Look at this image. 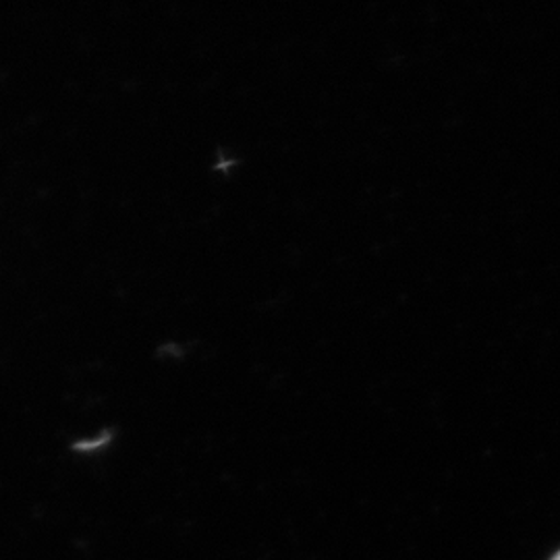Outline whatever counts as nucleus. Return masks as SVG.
I'll return each mask as SVG.
<instances>
[{
  "label": "nucleus",
  "instance_id": "1",
  "mask_svg": "<svg viewBox=\"0 0 560 560\" xmlns=\"http://www.w3.org/2000/svg\"><path fill=\"white\" fill-rule=\"evenodd\" d=\"M555 560H560V552H559V555H557V559H555Z\"/></svg>",
  "mask_w": 560,
  "mask_h": 560
}]
</instances>
